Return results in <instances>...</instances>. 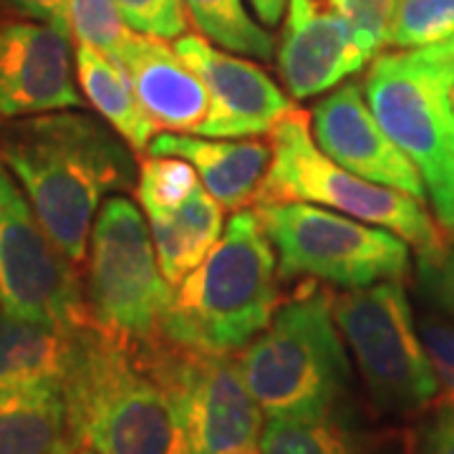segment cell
<instances>
[{
  "label": "cell",
  "instance_id": "6da1fadb",
  "mask_svg": "<svg viewBox=\"0 0 454 454\" xmlns=\"http://www.w3.org/2000/svg\"><path fill=\"white\" fill-rule=\"evenodd\" d=\"M131 152L94 114L64 109L0 121V160L76 265L86 262L101 205L137 187Z\"/></svg>",
  "mask_w": 454,
  "mask_h": 454
},
{
  "label": "cell",
  "instance_id": "7a4b0ae2",
  "mask_svg": "<svg viewBox=\"0 0 454 454\" xmlns=\"http://www.w3.org/2000/svg\"><path fill=\"white\" fill-rule=\"evenodd\" d=\"M64 394L82 447L97 454H192L179 409L142 346L82 331Z\"/></svg>",
  "mask_w": 454,
  "mask_h": 454
},
{
  "label": "cell",
  "instance_id": "3957f363",
  "mask_svg": "<svg viewBox=\"0 0 454 454\" xmlns=\"http://www.w3.org/2000/svg\"><path fill=\"white\" fill-rule=\"evenodd\" d=\"M278 280L276 247L258 210H238L210 255L175 286L164 339L212 354H240L273 321Z\"/></svg>",
  "mask_w": 454,
  "mask_h": 454
},
{
  "label": "cell",
  "instance_id": "277c9868",
  "mask_svg": "<svg viewBox=\"0 0 454 454\" xmlns=\"http://www.w3.org/2000/svg\"><path fill=\"white\" fill-rule=\"evenodd\" d=\"M333 301L336 293L310 278L238 354L265 417L313 414L348 399L351 364Z\"/></svg>",
  "mask_w": 454,
  "mask_h": 454
},
{
  "label": "cell",
  "instance_id": "5b68a950",
  "mask_svg": "<svg viewBox=\"0 0 454 454\" xmlns=\"http://www.w3.org/2000/svg\"><path fill=\"white\" fill-rule=\"evenodd\" d=\"M273 162L260 190V202H310L384 227L417 250L419 262L442 258L450 238L427 212L424 200L364 179L325 157L313 139L303 109H291L270 129Z\"/></svg>",
  "mask_w": 454,
  "mask_h": 454
},
{
  "label": "cell",
  "instance_id": "8992f818",
  "mask_svg": "<svg viewBox=\"0 0 454 454\" xmlns=\"http://www.w3.org/2000/svg\"><path fill=\"white\" fill-rule=\"evenodd\" d=\"M175 286L164 278L152 230L139 207L112 195L97 215L86 255L91 324L114 339L149 346L164 339Z\"/></svg>",
  "mask_w": 454,
  "mask_h": 454
},
{
  "label": "cell",
  "instance_id": "52a82bcc",
  "mask_svg": "<svg viewBox=\"0 0 454 454\" xmlns=\"http://www.w3.org/2000/svg\"><path fill=\"white\" fill-rule=\"evenodd\" d=\"M333 316L379 411L409 417L437 404V372L402 280H379L340 293Z\"/></svg>",
  "mask_w": 454,
  "mask_h": 454
},
{
  "label": "cell",
  "instance_id": "ba28073f",
  "mask_svg": "<svg viewBox=\"0 0 454 454\" xmlns=\"http://www.w3.org/2000/svg\"><path fill=\"white\" fill-rule=\"evenodd\" d=\"M255 210L278 250L280 278L306 276L364 288L379 280H404L409 273V245L391 230L310 202H260Z\"/></svg>",
  "mask_w": 454,
  "mask_h": 454
},
{
  "label": "cell",
  "instance_id": "9c48e42d",
  "mask_svg": "<svg viewBox=\"0 0 454 454\" xmlns=\"http://www.w3.org/2000/svg\"><path fill=\"white\" fill-rule=\"evenodd\" d=\"M169 389L192 454H262L265 411L238 354H212L160 339L142 346Z\"/></svg>",
  "mask_w": 454,
  "mask_h": 454
},
{
  "label": "cell",
  "instance_id": "30bf717a",
  "mask_svg": "<svg viewBox=\"0 0 454 454\" xmlns=\"http://www.w3.org/2000/svg\"><path fill=\"white\" fill-rule=\"evenodd\" d=\"M0 309L33 324L91 325L79 265L38 220L0 160Z\"/></svg>",
  "mask_w": 454,
  "mask_h": 454
},
{
  "label": "cell",
  "instance_id": "8fae6325",
  "mask_svg": "<svg viewBox=\"0 0 454 454\" xmlns=\"http://www.w3.org/2000/svg\"><path fill=\"white\" fill-rule=\"evenodd\" d=\"M71 35L41 20H0V121L83 106Z\"/></svg>",
  "mask_w": 454,
  "mask_h": 454
},
{
  "label": "cell",
  "instance_id": "7c38bea8",
  "mask_svg": "<svg viewBox=\"0 0 454 454\" xmlns=\"http://www.w3.org/2000/svg\"><path fill=\"white\" fill-rule=\"evenodd\" d=\"M175 51L202 79L210 94V114L200 137L243 139L276 127L291 112L286 97L262 68L212 46L205 35H179Z\"/></svg>",
  "mask_w": 454,
  "mask_h": 454
},
{
  "label": "cell",
  "instance_id": "4fadbf2b",
  "mask_svg": "<svg viewBox=\"0 0 454 454\" xmlns=\"http://www.w3.org/2000/svg\"><path fill=\"white\" fill-rule=\"evenodd\" d=\"M313 139L325 157L358 177L427 202L422 172L373 116L358 83H343L313 106Z\"/></svg>",
  "mask_w": 454,
  "mask_h": 454
},
{
  "label": "cell",
  "instance_id": "5bb4252c",
  "mask_svg": "<svg viewBox=\"0 0 454 454\" xmlns=\"http://www.w3.org/2000/svg\"><path fill=\"white\" fill-rule=\"evenodd\" d=\"M286 13L278 74L293 98L325 94L372 61L354 28L318 0H288Z\"/></svg>",
  "mask_w": 454,
  "mask_h": 454
},
{
  "label": "cell",
  "instance_id": "9a60e30c",
  "mask_svg": "<svg viewBox=\"0 0 454 454\" xmlns=\"http://www.w3.org/2000/svg\"><path fill=\"white\" fill-rule=\"evenodd\" d=\"M116 64L129 74L131 86L157 129L200 134L210 114V94L175 46L131 31Z\"/></svg>",
  "mask_w": 454,
  "mask_h": 454
},
{
  "label": "cell",
  "instance_id": "2e32d148",
  "mask_svg": "<svg viewBox=\"0 0 454 454\" xmlns=\"http://www.w3.org/2000/svg\"><path fill=\"white\" fill-rule=\"evenodd\" d=\"M152 157H179L195 167L205 190L225 210L255 207L270 172L273 145L262 139H212L187 134H160L146 149Z\"/></svg>",
  "mask_w": 454,
  "mask_h": 454
},
{
  "label": "cell",
  "instance_id": "e0dca14e",
  "mask_svg": "<svg viewBox=\"0 0 454 454\" xmlns=\"http://www.w3.org/2000/svg\"><path fill=\"white\" fill-rule=\"evenodd\" d=\"M83 328L33 324L0 313V394L43 384L64 387Z\"/></svg>",
  "mask_w": 454,
  "mask_h": 454
},
{
  "label": "cell",
  "instance_id": "ac0fdd59",
  "mask_svg": "<svg viewBox=\"0 0 454 454\" xmlns=\"http://www.w3.org/2000/svg\"><path fill=\"white\" fill-rule=\"evenodd\" d=\"M82 442L74 432L61 384L0 394V454H76Z\"/></svg>",
  "mask_w": 454,
  "mask_h": 454
},
{
  "label": "cell",
  "instance_id": "d6986e66",
  "mask_svg": "<svg viewBox=\"0 0 454 454\" xmlns=\"http://www.w3.org/2000/svg\"><path fill=\"white\" fill-rule=\"evenodd\" d=\"M223 210L225 207L205 190V184H200L177 207L146 212L160 268L172 286L190 276L223 238Z\"/></svg>",
  "mask_w": 454,
  "mask_h": 454
},
{
  "label": "cell",
  "instance_id": "ffe728a7",
  "mask_svg": "<svg viewBox=\"0 0 454 454\" xmlns=\"http://www.w3.org/2000/svg\"><path fill=\"white\" fill-rule=\"evenodd\" d=\"M262 454H391L389 439L356 422L346 402L313 414L268 417Z\"/></svg>",
  "mask_w": 454,
  "mask_h": 454
},
{
  "label": "cell",
  "instance_id": "44dd1931",
  "mask_svg": "<svg viewBox=\"0 0 454 454\" xmlns=\"http://www.w3.org/2000/svg\"><path fill=\"white\" fill-rule=\"evenodd\" d=\"M76 76L82 83L83 98L112 127L134 152H146L157 124L149 119L142 101L131 86L129 74L109 59L106 53L76 43Z\"/></svg>",
  "mask_w": 454,
  "mask_h": 454
},
{
  "label": "cell",
  "instance_id": "7402d4cb",
  "mask_svg": "<svg viewBox=\"0 0 454 454\" xmlns=\"http://www.w3.org/2000/svg\"><path fill=\"white\" fill-rule=\"evenodd\" d=\"M195 28L210 43L253 59H273V35L247 16L243 0H182Z\"/></svg>",
  "mask_w": 454,
  "mask_h": 454
},
{
  "label": "cell",
  "instance_id": "603a6c76",
  "mask_svg": "<svg viewBox=\"0 0 454 454\" xmlns=\"http://www.w3.org/2000/svg\"><path fill=\"white\" fill-rule=\"evenodd\" d=\"M454 35V0H399L387 49H422Z\"/></svg>",
  "mask_w": 454,
  "mask_h": 454
},
{
  "label": "cell",
  "instance_id": "cb8c5ba5",
  "mask_svg": "<svg viewBox=\"0 0 454 454\" xmlns=\"http://www.w3.org/2000/svg\"><path fill=\"white\" fill-rule=\"evenodd\" d=\"M202 184L195 167L179 157H152L139 164L137 200L145 212L172 210Z\"/></svg>",
  "mask_w": 454,
  "mask_h": 454
},
{
  "label": "cell",
  "instance_id": "d4e9b609",
  "mask_svg": "<svg viewBox=\"0 0 454 454\" xmlns=\"http://www.w3.org/2000/svg\"><path fill=\"white\" fill-rule=\"evenodd\" d=\"M406 51L422 76L427 97L432 101V109L437 114L444 137L454 152V35L439 41V43H432V46ZM452 220L447 225V238H450Z\"/></svg>",
  "mask_w": 454,
  "mask_h": 454
},
{
  "label": "cell",
  "instance_id": "484cf974",
  "mask_svg": "<svg viewBox=\"0 0 454 454\" xmlns=\"http://www.w3.org/2000/svg\"><path fill=\"white\" fill-rule=\"evenodd\" d=\"M71 13V35L76 43L119 59L131 28L124 23L116 0H68Z\"/></svg>",
  "mask_w": 454,
  "mask_h": 454
},
{
  "label": "cell",
  "instance_id": "4316f807",
  "mask_svg": "<svg viewBox=\"0 0 454 454\" xmlns=\"http://www.w3.org/2000/svg\"><path fill=\"white\" fill-rule=\"evenodd\" d=\"M328 11L339 13L356 33L361 49L369 56L387 49V31L399 0H318Z\"/></svg>",
  "mask_w": 454,
  "mask_h": 454
},
{
  "label": "cell",
  "instance_id": "83f0119b",
  "mask_svg": "<svg viewBox=\"0 0 454 454\" xmlns=\"http://www.w3.org/2000/svg\"><path fill=\"white\" fill-rule=\"evenodd\" d=\"M124 23L134 33L177 41L190 28V16L182 0H116Z\"/></svg>",
  "mask_w": 454,
  "mask_h": 454
},
{
  "label": "cell",
  "instance_id": "f1b7e54d",
  "mask_svg": "<svg viewBox=\"0 0 454 454\" xmlns=\"http://www.w3.org/2000/svg\"><path fill=\"white\" fill-rule=\"evenodd\" d=\"M419 336L424 348L434 364L439 379L437 404L450 406L454 411V325L439 316H424L419 321Z\"/></svg>",
  "mask_w": 454,
  "mask_h": 454
},
{
  "label": "cell",
  "instance_id": "f546056e",
  "mask_svg": "<svg viewBox=\"0 0 454 454\" xmlns=\"http://www.w3.org/2000/svg\"><path fill=\"white\" fill-rule=\"evenodd\" d=\"M422 288L439 309L454 318V247L447 250L442 258L419 262Z\"/></svg>",
  "mask_w": 454,
  "mask_h": 454
},
{
  "label": "cell",
  "instance_id": "4dcf8cb0",
  "mask_svg": "<svg viewBox=\"0 0 454 454\" xmlns=\"http://www.w3.org/2000/svg\"><path fill=\"white\" fill-rule=\"evenodd\" d=\"M414 454H454V411L450 406L434 404V411L419 427Z\"/></svg>",
  "mask_w": 454,
  "mask_h": 454
},
{
  "label": "cell",
  "instance_id": "1f68e13d",
  "mask_svg": "<svg viewBox=\"0 0 454 454\" xmlns=\"http://www.w3.org/2000/svg\"><path fill=\"white\" fill-rule=\"evenodd\" d=\"M11 13L31 20L49 23L53 28L71 35V13H68V0H0ZM74 38V35H71Z\"/></svg>",
  "mask_w": 454,
  "mask_h": 454
},
{
  "label": "cell",
  "instance_id": "d6a6232c",
  "mask_svg": "<svg viewBox=\"0 0 454 454\" xmlns=\"http://www.w3.org/2000/svg\"><path fill=\"white\" fill-rule=\"evenodd\" d=\"M262 26H278L288 8V0H247Z\"/></svg>",
  "mask_w": 454,
  "mask_h": 454
},
{
  "label": "cell",
  "instance_id": "836d02e7",
  "mask_svg": "<svg viewBox=\"0 0 454 454\" xmlns=\"http://www.w3.org/2000/svg\"><path fill=\"white\" fill-rule=\"evenodd\" d=\"M76 454H97V452H91V450H86V447H82V450H79V452Z\"/></svg>",
  "mask_w": 454,
  "mask_h": 454
}]
</instances>
